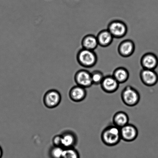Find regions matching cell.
<instances>
[{
  "mask_svg": "<svg viewBox=\"0 0 158 158\" xmlns=\"http://www.w3.org/2000/svg\"><path fill=\"white\" fill-rule=\"evenodd\" d=\"M101 138L102 142L106 146H116L122 140L120 128L114 125L107 127L102 131Z\"/></svg>",
  "mask_w": 158,
  "mask_h": 158,
  "instance_id": "obj_1",
  "label": "cell"
},
{
  "mask_svg": "<svg viewBox=\"0 0 158 158\" xmlns=\"http://www.w3.org/2000/svg\"><path fill=\"white\" fill-rule=\"evenodd\" d=\"M77 59L79 64L85 68L94 67L97 62L98 57L94 51L82 48L77 53Z\"/></svg>",
  "mask_w": 158,
  "mask_h": 158,
  "instance_id": "obj_2",
  "label": "cell"
},
{
  "mask_svg": "<svg viewBox=\"0 0 158 158\" xmlns=\"http://www.w3.org/2000/svg\"><path fill=\"white\" fill-rule=\"evenodd\" d=\"M122 100L124 104L129 107L135 106L140 101V94L137 89L132 86H125L121 94Z\"/></svg>",
  "mask_w": 158,
  "mask_h": 158,
  "instance_id": "obj_3",
  "label": "cell"
},
{
  "mask_svg": "<svg viewBox=\"0 0 158 158\" xmlns=\"http://www.w3.org/2000/svg\"><path fill=\"white\" fill-rule=\"evenodd\" d=\"M108 30L114 38H123L128 32V27L124 22L119 20H114L110 22L107 27Z\"/></svg>",
  "mask_w": 158,
  "mask_h": 158,
  "instance_id": "obj_4",
  "label": "cell"
},
{
  "mask_svg": "<svg viewBox=\"0 0 158 158\" xmlns=\"http://www.w3.org/2000/svg\"><path fill=\"white\" fill-rule=\"evenodd\" d=\"M43 100L46 107L52 109L56 107L61 103V94L57 90H49L45 94Z\"/></svg>",
  "mask_w": 158,
  "mask_h": 158,
  "instance_id": "obj_5",
  "label": "cell"
},
{
  "mask_svg": "<svg viewBox=\"0 0 158 158\" xmlns=\"http://www.w3.org/2000/svg\"><path fill=\"white\" fill-rule=\"evenodd\" d=\"M77 85L85 88L90 87L93 84L91 73L86 69H82L76 72L74 77Z\"/></svg>",
  "mask_w": 158,
  "mask_h": 158,
  "instance_id": "obj_6",
  "label": "cell"
},
{
  "mask_svg": "<svg viewBox=\"0 0 158 158\" xmlns=\"http://www.w3.org/2000/svg\"><path fill=\"white\" fill-rule=\"evenodd\" d=\"M122 140L126 142L134 141L138 135V130L134 125L128 123L120 128Z\"/></svg>",
  "mask_w": 158,
  "mask_h": 158,
  "instance_id": "obj_7",
  "label": "cell"
},
{
  "mask_svg": "<svg viewBox=\"0 0 158 158\" xmlns=\"http://www.w3.org/2000/svg\"><path fill=\"white\" fill-rule=\"evenodd\" d=\"M140 77L142 83L147 86H154L158 83V75L154 70L143 69Z\"/></svg>",
  "mask_w": 158,
  "mask_h": 158,
  "instance_id": "obj_8",
  "label": "cell"
},
{
  "mask_svg": "<svg viewBox=\"0 0 158 158\" xmlns=\"http://www.w3.org/2000/svg\"><path fill=\"white\" fill-rule=\"evenodd\" d=\"M140 64L143 69L155 70L158 65L157 57L152 52H146L141 58Z\"/></svg>",
  "mask_w": 158,
  "mask_h": 158,
  "instance_id": "obj_9",
  "label": "cell"
},
{
  "mask_svg": "<svg viewBox=\"0 0 158 158\" xmlns=\"http://www.w3.org/2000/svg\"><path fill=\"white\" fill-rule=\"evenodd\" d=\"M119 84L112 75L105 76L101 83V87L105 92L107 94H113L118 89Z\"/></svg>",
  "mask_w": 158,
  "mask_h": 158,
  "instance_id": "obj_10",
  "label": "cell"
},
{
  "mask_svg": "<svg viewBox=\"0 0 158 158\" xmlns=\"http://www.w3.org/2000/svg\"><path fill=\"white\" fill-rule=\"evenodd\" d=\"M135 50V44L132 40H125L120 43L118 51L121 56L128 58L134 54Z\"/></svg>",
  "mask_w": 158,
  "mask_h": 158,
  "instance_id": "obj_11",
  "label": "cell"
},
{
  "mask_svg": "<svg viewBox=\"0 0 158 158\" xmlns=\"http://www.w3.org/2000/svg\"><path fill=\"white\" fill-rule=\"evenodd\" d=\"M62 139L61 146L63 148H74L78 143V139L77 135L70 131H64L61 135Z\"/></svg>",
  "mask_w": 158,
  "mask_h": 158,
  "instance_id": "obj_12",
  "label": "cell"
},
{
  "mask_svg": "<svg viewBox=\"0 0 158 158\" xmlns=\"http://www.w3.org/2000/svg\"><path fill=\"white\" fill-rule=\"evenodd\" d=\"M69 95L72 101L75 102H81L84 100L86 97V89L77 85L71 88L69 91Z\"/></svg>",
  "mask_w": 158,
  "mask_h": 158,
  "instance_id": "obj_13",
  "label": "cell"
},
{
  "mask_svg": "<svg viewBox=\"0 0 158 158\" xmlns=\"http://www.w3.org/2000/svg\"><path fill=\"white\" fill-rule=\"evenodd\" d=\"M97 38L98 45L103 48L107 47L110 45L114 38L107 29H103L99 32Z\"/></svg>",
  "mask_w": 158,
  "mask_h": 158,
  "instance_id": "obj_14",
  "label": "cell"
},
{
  "mask_svg": "<svg viewBox=\"0 0 158 158\" xmlns=\"http://www.w3.org/2000/svg\"><path fill=\"white\" fill-rule=\"evenodd\" d=\"M81 45L83 48L94 51L98 46L97 36L91 34L85 35L82 39Z\"/></svg>",
  "mask_w": 158,
  "mask_h": 158,
  "instance_id": "obj_15",
  "label": "cell"
},
{
  "mask_svg": "<svg viewBox=\"0 0 158 158\" xmlns=\"http://www.w3.org/2000/svg\"><path fill=\"white\" fill-rule=\"evenodd\" d=\"M128 114L123 111H119L114 114L113 118V125L121 128L129 123Z\"/></svg>",
  "mask_w": 158,
  "mask_h": 158,
  "instance_id": "obj_16",
  "label": "cell"
},
{
  "mask_svg": "<svg viewBox=\"0 0 158 158\" xmlns=\"http://www.w3.org/2000/svg\"><path fill=\"white\" fill-rule=\"evenodd\" d=\"M112 76L119 84H123L127 81L130 74L126 68L119 67L114 69Z\"/></svg>",
  "mask_w": 158,
  "mask_h": 158,
  "instance_id": "obj_17",
  "label": "cell"
},
{
  "mask_svg": "<svg viewBox=\"0 0 158 158\" xmlns=\"http://www.w3.org/2000/svg\"><path fill=\"white\" fill-rule=\"evenodd\" d=\"M61 158H80V155L75 148H65Z\"/></svg>",
  "mask_w": 158,
  "mask_h": 158,
  "instance_id": "obj_18",
  "label": "cell"
},
{
  "mask_svg": "<svg viewBox=\"0 0 158 158\" xmlns=\"http://www.w3.org/2000/svg\"><path fill=\"white\" fill-rule=\"evenodd\" d=\"M91 77L93 84L98 85H100L105 76L100 71L94 70L91 72Z\"/></svg>",
  "mask_w": 158,
  "mask_h": 158,
  "instance_id": "obj_19",
  "label": "cell"
},
{
  "mask_svg": "<svg viewBox=\"0 0 158 158\" xmlns=\"http://www.w3.org/2000/svg\"><path fill=\"white\" fill-rule=\"evenodd\" d=\"M64 148L61 147L53 146L49 150V155L50 158H61Z\"/></svg>",
  "mask_w": 158,
  "mask_h": 158,
  "instance_id": "obj_20",
  "label": "cell"
},
{
  "mask_svg": "<svg viewBox=\"0 0 158 158\" xmlns=\"http://www.w3.org/2000/svg\"><path fill=\"white\" fill-rule=\"evenodd\" d=\"M52 142L53 146L62 147V139L61 135L55 136L52 139Z\"/></svg>",
  "mask_w": 158,
  "mask_h": 158,
  "instance_id": "obj_21",
  "label": "cell"
},
{
  "mask_svg": "<svg viewBox=\"0 0 158 158\" xmlns=\"http://www.w3.org/2000/svg\"><path fill=\"white\" fill-rule=\"evenodd\" d=\"M3 150L1 146H0V158H2L3 156Z\"/></svg>",
  "mask_w": 158,
  "mask_h": 158,
  "instance_id": "obj_22",
  "label": "cell"
}]
</instances>
